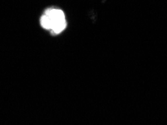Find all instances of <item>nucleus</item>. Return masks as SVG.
<instances>
[{
  "mask_svg": "<svg viewBox=\"0 0 167 125\" xmlns=\"http://www.w3.org/2000/svg\"><path fill=\"white\" fill-rule=\"evenodd\" d=\"M41 25L45 29H49L52 33L59 34L66 27V15L61 9H47L41 17Z\"/></svg>",
  "mask_w": 167,
  "mask_h": 125,
  "instance_id": "obj_1",
  "label": "nucleus"
}]
</instances>
